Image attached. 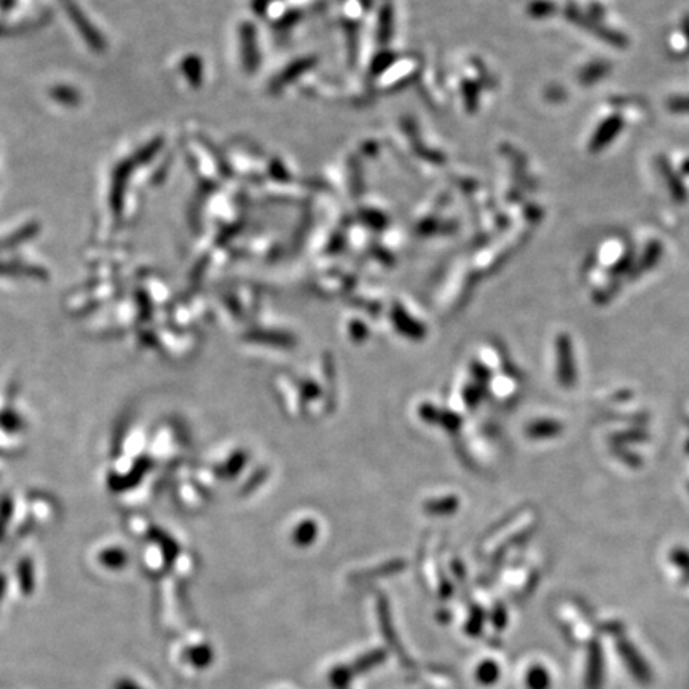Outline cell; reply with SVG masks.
<instances>
[{"mask_svg":"<svg viewBox=\"0 0 689 689\" xmlns=\"http://www.w3.org/2000/svg\"><path fill=\"white\" fill-rule=\"evenodd\" d=\"M667 107L672 110V112H681V114L689 112V96L672 97V100H669Z\"/></svg>","mask_w":689,"mask_h":689,"instance_id":"8992f818","label":"cell"},{"mask_svg":"<svg viewBox=\"0 0 689 689\" xmlns=\"http://www.w3.org/2000/svg\"><path fill=\"white\" fill-rule=\"evenodd\" d=\"M621 129H623V119H621V116L614 115L610 116V119H606L594 134L592 143H590V150L597 152L605 149V147L621 133Z\"/></svg>","mask_w":689,"mask_h":689,"instance_id":"7a4b0ae2","label":"cell"},{"mask_svg":"<svg viewBox=\"0 0 689 689\" xmlns=\"http://www.w3.org/2000/svg\"><path fill=\"white\" fill-rule=\"evenodd\" d=\"M683 169H685L686 172H689V160H688V162L685 163V168H683Z\"/></svg>","mask_w":689,"mask_h":689,"instance_id":"ba28073f","label":"cell"},{"mask_svg":"<svg viewBox=\"0 0 689 689\" xmlns=\"http://www.w3.org/2000/svg\"><path fill=\"white\" fill-rule=\"evenodd\" d=\"M560 431H562V424L556 421H541L528 428V434L532 438H552V436H557Z\"/></svg>","mask_w":689,"mask_h":689,"instance_id":"5b68a950","label":"cell"},{"mask_svg":"<svg viewBox=\"0 0 689 689\" xmlns=\"http://www.w3.org/2000/svg\"><path fill=\"white\" fill-rule=\"evenodd\" d=\"M610 64L608 63H592V64H589L587 67H584V71L581 72V82L582 83H594L597 82V80H600L606 76L608 72H610Z\"/></svg>","mask_w":689,"mask_h":689,"instance_id":"277c9868","label":"cell"},{"mask_svg":"<svg viewBox=\"0 0 689 689\" xmlns=\"http://www.w3.org/2000/svg\"><path fill=\"white\" fill-rule=\"evenodd\" d=\"M659 168L662 171L664 177L667 179V186L670 188V193L673 195V198L678 200V201H685L686 200L685 187H683V184L680 182L678 177L673 174V171H672V168H670V164L667 163V160H662V158L659 160Z\"/></svg>","mask_w":689,"mask_h":689,"instance_id":"3957f363","label":"cell"},{"mask_svg":"<svg viewBox=\"0 0 689 689\" xmlns=\"http://www.w3.org/2000/svg\"><path fill=\"white\" fill-rule=\"evenodd\" d=\"M683 30H685L686 40H688V43H689V16H686L685 20H683Z\"/></svg>","mask_w":689,"mask_h":689,"instance_id":"52a82bcc","label":"cell"},{"mask_svg":"<svg viewBox=\"0 0 689 689\" xmlns=\"http://www.w3.org/2000/svg\"><path fill=\"white\" fill-rule=\"evenodd\" d=\"M557 356H558V378L565 386H570L575 380L573 358H571V343L567 335L557 338Z\"/></svg>","mask_w":689,"mask_h":689,"instance_id":"6da1fadb","label":"cell"}]
</instances>
